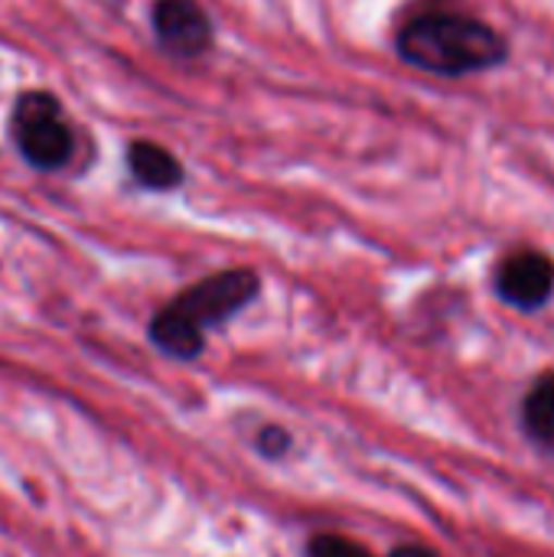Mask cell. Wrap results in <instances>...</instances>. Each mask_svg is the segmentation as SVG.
<instances>
[{"mask_svg":"<svg viewBox=\"0 0 554 557\" xmlns=\"http://www.w3.org/2000/svg\"><path fill=\"white\" fill-rule=\"evenodd\" d=\"M258 447H261L264 457H281V454L291 447V437H287V431H281V428H264V431L258 434Z\"/></svg>","mask_w":554,"mask_h":557,"instance_id":"9c48e42d","label":"cell"},{"mask_svg":"<svg viewBox=\"0 0 554 557\" xmlns=\"http://www.w3.org/2000/svg\"><path fill=\"white\" fill-rule=\"evenodd\" d=\"M392 557H438L434 552H428V548H421V545H405V548H395Z\"/></svg>","mask_w":554,"mask_h":557,"instance_id":"30bf717a","label":"cell"},{"mask_svg":"<svg viewBox=\"0 0 554 557\" xmlns=\"http://www.w3.org/2000/svg\"><path fill=\"white\" fill-rule=\"evenodd\" d=\"M258 294L261 277L251 268H225L160 307L147 326V336L170 359H196L206 346V330L242 313Z\"/></svg>","mask_w":554,"mask_h":557,"instance_id":"6da1fadb","label":"cell"},{"mask_svg":"<svg viewBox=\"0 0 554 557\" xmlns=\"http://www.w3.org/2000/svg\"><path fill=\"white\" fill-rule=\"evenodd\" d=\"M307 557H372L359 542L343 535H317L307 545Z\"/></svg>","mask_w":554,"mask_h":557,"instance_id":"ba28073f","label":"cell"},{"mask_svg":"<svg viewBox=\"0 0 554 557\" xmlns=\"http://www.w3.org/2000/svg\"><path fill=\"white\" fill-rule=\"evenodd\" d=\"M10 140L26 166L36 173H56L75 157V127L62 108V101L46 88H29L16 95L10 108Z\"/></svg>","mask_w":554,"mask_h":557,"instance_id":"3957f363","label":"cell"},{"mask_svg":"<svg viewBox=\"0 0 554 557\" xmlns=\"http://www.w3.org/2000/svg\"><path fill=\"white\" fill-rule=\"evenodd\" d=\"M522 418H526L529 434L554 450V375L535 382V388L526 398Z\"/></svg>","mask_w":554,"mask_h":557,"instance_id":"52a82bcc","label":"cell"},{"mask_svg":"<svg viewBox=\"0 0 554 557\" xmlns=\"http://www.w3.org/2000/svg\"><path fill=\"white\" fill-rule=\"evenodd\" d=\"M552 290L554 264L539 251H516L496 271V294L519 310L545 307Z\"/></svg>","mask_w":554,"mask_h":557,"instance_id":"5b68a950","label":"cell"},{"mask_svg":"<svg viewBox=\"0 0 554 557\" xmlns=\"http://www.w3.org/2000/svg\"><path fill=\"white\" fill-rule=\"evenodd\" d=\"M150 26L157 46L176 59H199L216 39L212 16L199 0H153Z\"/></svg>","mask_w":554,"mask_h":557,"instance_id":"277c9868","label":"cell"},{"mask_svg":"<svg viewBox=\"0 0 554 557\" xmlns=\"http://www.w3.org/2000/svg\"><path fill=\"white\" fill-rule=\"evenodd\" d=\"M124 166H127L131 180L140 189H150V193H170V189H176L186 180V170L173 157V150H167L157 140H144V137L127 144Z\"/></svg>","mask_w":554,"mask_h":557,"instance_id":"8992f818","label":"cell"},{"mask_svg":"<svg viewBox=\"0 0 554 557\" xmlns=\"http://www.w3.org/2000/svg\"><path fill=\"white\" fill-rule=\"evenodd\" d=\"M395 46L402 62L411 69L451 78L496 69L509 55L506 39L490 23L447 10H431L408 20L398 29Z\"/></svg>","mask_w":554,"mask_h":557,"instance_id":"7a4b0ae2","label":"cell"}]
</instances>
